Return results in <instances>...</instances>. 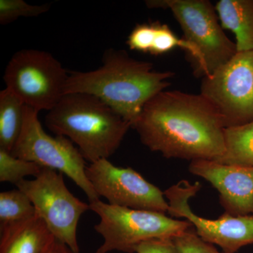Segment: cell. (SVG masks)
Segmentation results:
<instances>
[{
    "instance_id": "1",
    "label": "cell",
    "mask_w": 253,
    "mask_h": 253,
    "mask_svg": "<svg viewBox=\"0 0 253 253\" xmlns=\"http://www.w3.org/2000/svg\"><path fill=\"white\" fill-rule=\"evenodd\" d=\"M132 128L164 157L216 161L225 151L224 123L203 95L163 91L144 105Z\"/></svg>"
},
{
    "instance_id": "2",
    "label": "cell",
    "mask_w": 253,
    "mask_h": 253,
    "mask_svg": "<svg viewBox=\"0 0 253 253\" xmlns=\"http://www.w3.org/2000/svg\"><path fill=\"white\" fill-rule=\"evenodd\" d=\"M102 64L93 71L68 75L64 95L86 93L99 98L131 125L144 105L170 85V71H155L153 63L131 58L125 50L106 49Z\"/></svg>"
},
{
    "instance_id": "3",
    "label": "cell",
    "mask_w": 253,
    "mask_h": 253,
    "mask_svg": "<svg viewBox=\"0 0 253 253\" xmlns=\"http://www.w3.org/2000/svg\"><path fill=\"white\" fill-rule=\"evenodd\" d=\"M45 125L56 135L77 145L83 158L90 163L109 159L131 127L104 101L86 93L63 95L48 111Z\"/></svg>"
},
{
    "instance_id": "4",
    "label": "cell",
    "mask_w": 253,
    "mask_h": 253,
    "mask_svg": "<svg viewBox=\"0 0 253 253\" xmlns=\"http://www.w3.org/2000/svg\"><path fill=\"white\" fill-rule=\"evenodd\" d=\"M89 207L99 216L94 229L104 239L96 253H134L144 241L173 239L193 227L189 221L172 219L164 213L119 207L100 200L90 203Z\"/></svg>"
},
{
    "instance_id": "5",
    "label": "cell",
    "mask_w": 253,
    "mask_h": 253,
    "mask_svg": "<svg viewBox=\"0 0 253 253\" xmlns=\"http://www.w3.org/2000/svg\"><path fill=\"white\" fill-rule=\"evenodd\" d=\"M149 9H168L180 25L185 41L199 52L196 72L201 77L212 75L236 54L231 41L219 22L215 7L208 0H147Z\"/></svg>"
},
{
    "instance_id": "6",
    "label": "cell",
    "mask_w": 253,
    "mask_h": 253,
    "mask_svg": "<svg viewBox=\"0 0 253 253\" xmlns=\"http://www.w3.org/2000/svg\"><path fill=\"white\" fill-rule=\"evenodd\" d=\"M69 73L52 54L33 49L13 55L5 69L6 89L38 112L53 109L64 95Z\"/></svg>"
},
{
    "instance_id": "7",
    "label": "cell",
    "mask_w": 253,
    "mask_h": 253,
    "mask_svg": "<svg viewBox=\"0 0 253 253\" xmlns=\"http://www.w3.org/2000/svg\"><path fill=\"white\" fill-rule=\"evenodd\" d=\"M38 111L26 106L21 135L11 154L67 175L87 196L89 204L99 201L86 174L85 160L72 141L65 136H51L44 131Z\"/></svg>"
},
{
    "instance_id": "8",
    "label": "cell",
    "mask_w": 253,
    "mask_h": 253,
    "mask_svg": "<svg viewBox=\"0 0 253 253\" xmlns=\"http://www.w3.org/2000/svg\"><path fill=\"white\" fill-rule=\"evenodd\" d=\"M16 187L27 195L37 215L44 221L55 239L79 253L78 224L81 216L90 207L70 192L63 173L42 168L35 179H24Z\"/></svg>"
},
{
    "instance_id": "9",
    "label": "cell",
    "mask_w": 253,
    "mask_h": 253,
    "mask_svg": "<svg viewBox=\"0 0 253 253\" xmlns=\"http://www.w3.org/2000/svg\"><path fill=\"white\" fill-rule=\"evenodd\" d=\"M201 94L217 109L225 128L253 122V51L237 52L203 78Z\"/></svg>"
},
{
    "instance_id": "10",
    "label": "cell",
    "mask_w": 253,
    "mask_h": 253,
    "mask_svg": "<svg viewBox=\"0 0 253 253\" xmlns=\"http://www.w3.org/2000/svg\"><path fill=\"white\" fill-rule=\"evenodd\" d=\"M201 186L181 181L164 192L168 200V212L174 217H184L206 242L219 246L224 253H236L244 246L253 244V215L233 216L226 213L217 219H208L191 211L189 201Z\"/></svg>"
},
{
    "instance_id": "11",
    "label": "cell",
    "mask_w": 253,
    "mask_h": 253,
    "mask_svg": "<svg viewBox=\"0 0 253 253\" xmlns=\"http://www.w3.org/2000/svg\"><path fill=\"white\" fill-rule=\"evenodd\" d=\"M88 179L99 197L112 206L134 210L168 212L164 192L131 168H120L104 158L86 168Z\"/></svg>"
},
{
    "instance_id": "12",
    "label": "cell",
    "mask_w": 253,
    "mask_h": 253,
    "mask_svg": "<svg viewBox=\"0 0 253 253\" xmlns=\"http://www.w3.org/2000/svg\"><path fill=\"white\" fill-rule=\"evenodd\" d=\"M189 171L209 181L219 191L226 213L253 215V168L200 159L191 161Z\"/></svg>"
},
{
    "instance_id": "13",
    "label": "cell",
    "mask_w": 253,
    "mask_h": 253,
    "mask_svg": "<svg viewBox=\"0 0 253 253\" xmlns=\"http://www.w3.org/2000/svg\"><path fill=\"white\" fill-rule=\"evenodd\" d=\"M126 43L131 50L155 56L167 54L180 47L191 56L196 66L201 61L199 52L194 46L184 38H178L168 25L159 21L136 25Z\"/></svg>"
},
{
    "instance_id": "14",
    "label": "cell",
    "mask_w": 253,
    "mask_h": 253,
    "mask_svg": "<svg viewBox=\"0 0 253 253\" xmlns=\"http://www.w3.org/2000/svg\"><path fill=\"white\" fill-rule=\"evenodd\" d=\"M0 253H44L54 239L37 214L28 220L0 228Z\"/></svg>"
},
{
    "instance_id": "15",
    "label": "cell",
    "mask_w": 253,
    "mask_h": 253,
    "mask_svg": "<svg viewBox=\"0 0 253 253\" xmlns=\"http://www.w3.org/2000/svg\"><path fill=\"white\" fill-rule=\"evenodd\" d=\"M223 29L236 37L238 52L253 51V0H220L216 4Z\"/></svg>"
},
{
    "instance_id": "16",
    "label": "cell",
    "mask_w": 253,
    "mask_h": 253,
    "mask_svg": "<svg viewBox=\"0 0 253 253\" xmlns=\"http://www.w3.org/2000/svg\"><path fill=\"white\" fill-rule=\"evenodd\" d=\"M26 105L5 88L0 91V149L11 153L22 131Z\"/></svg>"
},
{
    "instance_id": "17",
    "label": "cell",
    "mask_w": 253,
    "mask_h": 253,
    "mask_svg": "<svg viewBox=\"0 0 253 253\" xmlns=\"http://www.w3.org/2000/svg\"><path fill=\"white\" fill-rule=\"evenodd\" d=\"M225 151L215 161L223 164L253 168V121L224 129Z\"/></svg>"
},
{
    "instance_id": "18",
    "label": "cell",
    "mask_w": 253,
    "mask_h": 253,
    "mask_svg": "<svg viewBox=\"0 0 253 253\" xmlns=\"http://www.w3.org/2000/svg\"><path fill=\"white\" fill-rule=\"evenodd\" d=\"M36 214L31 200L21 190L0 193V228L28 220Z\"/></svg>"
},
{
    "instance_id": "19",
    "label": "cell",
    "mask_w": 253,
    "mask_h": 253,
    "mask_svg": "<svg viewBox=\"0 0 253 253\" xmlns=\"http://www.w3.org/2000/svg\"><path fill=\"white\" fill-rule=\"evenodd\" d=\"M42 168L36 163L15 157L11 153L0 149L1 182H9L17 186L26 179V176L36 177L41 173Z\"/></svg>"
},
{
    "instance_id": "20",
    "label": "cell",
    "mask_w": 253,
    "mask_h": 253,
    "mask_svg": "<svg viewBox=\"0 0 253 253\" xmlns=\"http://www.w3.org/2000/svg\"><path fill=\"white\" fill-rule=\"evenodd\" d=\"M50 5H33L23 0H0V24H9L21 17H37L47 12Z\"/></svg>"
},
{
    "instance_id": "21",
    "label": "cell",
    "mask_w": 253,
    "mask_h": 253,
    "mask_svg": "<svg viewBox=\"0 0 253 253\" xmlns=\"http://www.w3.org/2000/svg\"><path fill=\"white\" fill-rule=\"evenodd\" d=\"M192 229L190 228L172 239L180 253H219L212 244L201 239Z\"/></svg>"
},
{
    "instance_id": "22",
    "label": "cell",
    "mask_w": 253,
    "mask_h": 253,
    "mask_svg": "<svg viewBox=\"0 0 253 253\" xmlns=\"http://www.w3.org/2000/svg\"><path fill=\"white\" fill-rule=\"evenodd\" d=\"M136 253H180L172 239H154L136 246Z\"/></svg>"
},
{
    "instance_id": "23",
    "label": "cell",
    "mask_w": 253,
    "mask_h": 253,
    "mask_svg": "<svg viewBox=\"0 0 253 253\" xmlns=\"http://www.w3.org/2000/svg\"><path fill=\"white\" fill-rule=\"evenodd\" d=\"M44 253H76L59 240L54 239L50 243Z\"/></svg>"
}]
</instances>
